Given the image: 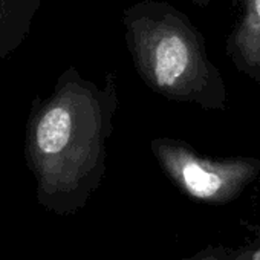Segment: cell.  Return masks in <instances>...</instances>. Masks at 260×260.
<instances>
[{
  "label": "cell",
  "instance_id": "1",
  "mask_svg": "<svg viewBox=\"0 0 260 260\" xmlns=\"http://www.w3.org/2000/svg\"><path fill=\"white\" fill-rule=\"evenodd\" d=\"M188 66V48L178 36H166L155 49L153 69L159 86H173Z\"/></svg>",
  "mask_w": 260,
  "mask_h": 260
},
{
  "label": "cell",
  "instance_id": "2",
  "mask_svg": "<svg viewBox=\"0 0 260 260\" xmlns=\"http://www.w3.org/2000/svg\"><path fill=\"white\" fill-rule=\"evenodd\" d=\"M181 176L187 187V190L202 199L214 196L223 185L222 178L213 172L201 166L199 162L188 159L181 166Z\"/></svg>",
  "mask_w": 260,
  "mask_h": 260
},
{
  "label": "cell",
  "instance_id": "3",
  "mask_svg": "<svg viewBox=\"0 0 260 260\" xmlns=\"http://www.w3.org/2000/svg\"><path fill=\"white\" fill-rule=\"evenodd\" d=\"M255 13L260 17V0H255Z\"/></svg>",
  "mask_w": 260,
  "mask_h": 260
}]
</instances>
